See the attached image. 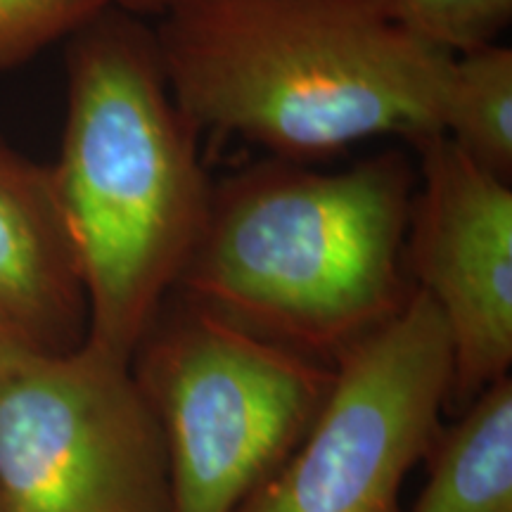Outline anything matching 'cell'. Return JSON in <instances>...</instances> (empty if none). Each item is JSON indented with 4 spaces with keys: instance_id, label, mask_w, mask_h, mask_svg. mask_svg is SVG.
<instances>
[{
    "instance_id": "3",
    "label": "cell",
    "mask_w": 512,
    "mask_h": 512,
    "mask_svg": "<svg viewBox=\"0 0 512 512\" xmlns=\"http://www.w3.org/2000/svg\"><path fill=\"white\" fill-rule=\"evenodd\" d=\"M50 171L86 290V342L131 363L176 292L211 192L200 131L178 110L143 17L107 8L72 36Z\"/></svg>"
},
{
    "instance_id": "5",
    "label": "cell",
    "mask_w": 512,
    "mask_h": 512,
    "mask_svg": "<svg viewBox=\"0 0 512 512\" xmlns=\"http://www.w3.org/2000/svg\"><path fill=\"white\" fill-rule=\"evenodd\" d=\"M332 384L285 463L233 512H399L451 399L453 354L425 292L332 363Z\"/></svg>"
},
{
    "instance_id": "14",
    "label": "cell",
    "mask_w": 512,
    "mask_h": 512,
    "mask_svg": "<svg viewBox=\"0 0 512 512\" xmlns=\"http://www.w3.org/2000/svg\"><path fill=\"white\" fill-rule=\"evenodd\" d=\"M166 0H110V8L124 10L128 15L136 17H152L157 15V10L162 8Z\"/></svg>"
},
{
    "instance_id": "11",
    "label": "cell",
    "mask_w": 512,
    "mask_h": 512,
    "mask_svg": "<svg viewBox=\"0 0 512 512\" xmlns=\"http://www.w3.org/2000/svg\"><path fill=\"white\" fill-rule=\"evenodd\" d=\"M110 0H0V69L17 67L60 38H72Z\"/></svg>"
},
{
    "instance_id": "6",
    "label": "cell",
    "mask_w": 512,
    "mask_h": 512,
    "mask_svg": "<svg viewBox=\"0 0 512 512\" xmlns=\"http://www.w3.org/2000/svg\"><path fill=\"white\" fill-rule=\"evenodd\" d=\"M0 512H174L131 363L83 342L0 375Z\"/></svg>"
},
{
    "instance_id": "9",
    "label": "cell",
    "mask_w": 512,
    "mask_h": 512,
    "mask_svg": "<svg viewBox=\"0 0 512 512\" xmlns=\"http://www.w3.org/2000/svg\"><path fill=\"white\" fill-rule=\"evenodd\" d=\"M411 512H512V377L484 389L437 434Z\"/></svg>"
},
{
    "instance_id": "8",
    "label": "cell",
    "mask_w": 512,
    "mask_h": 512,
    "mask_svg": "<svg viewBox=\"0 0 512 512\" xmlns=\"http://www.w3.org/2000/svg\"><path fill=\"white\" fill-rule=\"evenodd\" d=\"M0 325L34 354L86 342L88 304L50 166L0 143Z\"/></svg>"
},
{
    "instance_id": "13",
    "label": "cell",
    "mask_w": 512,
    "mask_h": 512,
    "mask_svg": "<svg viewBox=\"0 0 512 512\" xmlns=\"http://www.w3.org/2000/svg\"><path fill=\"white\" fill-rule=\"evenodd\" d=\"M31 354H34V351H29L8 328H5V325H0V375L8 373L10 368H15L17 363L22 361V358H27Z\"/></svg>"
},
{
    "instance_id": "1",
    "label": "cell",
    "mask_w": 512,
    "mask_h": 512,
    "mask_svg": "<svg viewBox=\"0 0 512 512\" xmlns=\"http://www.w3.org/2000/svg\"><path fill=\"white\" fill-rule=\"evenodd\" d=\"M152 17L166 86L200 136L311 164L361 140L441 133L453 53L394 0H166Z\"/></svg>"
},
{
    "instance_id": "10",
    "label": "cell",
    "mask_w": 512,
    "mask_h": 512,
    "mask_svg": "<svg viewBox=\"0 0 512 512\" xmlns=\"http://www.w3.org/2000/svg\"><path fill=\"white\" fill-rule=\"evenodd\" d=\"M441 133L472 162L512 181V48L501 41L453 53Z\"/></svg>"
},
{
    "instance_id": "7",
    "label": "cell",
    "mask_w": 512,
    "mask_h": 512,
    "mask_svg": "<svg viewBox=\"0 0 512 512\" xmlns=\"http://www.w3.org/2000/svg\"><path fill=\"white\" fill-rule=\"evenodd\" d=\"M418 166L406 268L451 337L448 406L463 408L512 366V185L444 133L411 145Z\"/></svg>"
},
{
    "instance_id": "4",
    "label": "cell",
    "mask_w": 512,
    "mask_h": 512,
    "mask_svg": "<svg viewBox=\"0 0 512 512\" xmlns=\"http://www.w3.org/2000/svg\"><path fill=\"white\" fill-rule=\"evenodd\" d=\"M162 434L174 512H233L285 463L330 392V363L171 294L131 356Z\"/></svg>"
},
{
    "instance_id": "12",
    "label": "cell",
    "mask_w": 512,
    "mask_h": 512,
    "mask_svg": "<svg viewBox=\"0 0 512 512\" xmlns=\"http://www.w3.org/2000/svg\"><path fill=\"white\" fill-rule=\"evenodd\" d=\"M394 5L415 34L448 53L501 41L512 19V0H394Z\"/></svg>"
},
{
    "instance_id": "2",
    "label": "cell",
    "mask_w": 512,
    "mask_h": 512,
    "mask_svg": "<svg viewBox=\"0 0 512 512\" xmlns=\"http://www.w3.org/2000/svg\"><path fill=\"white\" fill-rule=\"evenodd\" d=\"M415 185L403 150L339 171L280 157L242 166L211 183L174 294L332 366L411 299Z\"/></svg>"
}]
</instances>
